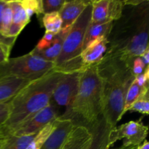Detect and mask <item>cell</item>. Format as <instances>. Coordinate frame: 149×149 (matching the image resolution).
<instances>
[{
  "label": "cell",
  "instance_id": "34",
  "mask_svg": "<svg viewBox=\"0 0 149 149\" xmlns=\"http://www.w3.org/2000/svg\"><path fill=\"white\" fill-rule=\"evenodd\" d=\"M7 1L6 0H0V33H1V17H2L3 11L5 7Z\"/></svg>",
  "mask_w": 149,
  "mask_h": 149
},
{
  "label": "cell",
  "instance_id": "38",
  "mask_svg": "<svg viewBox=\"0 0 149 149\" xmlns=\"http://www.w3.org/2000/svg\"><path fill=\"white\" fill-rule=\"evenodd\" d=\"M3 138H4V137H3L2 135H1V134H0V145H1V141H2Z\"/></svg>",
  "mask_w": 149,
  "mask_h": 149
},
{
  "label": "cell",
  "instance_id": "18",
  "mask_svg": "<svg viewBox=\"0 0 149 149\" xmlns=\"http://www.w3.org/2000/svg\"><path fill=\"white\" fill-rule=\"evenodd\" d=\"M113 22L101 23V24H91L90 23L86 31L84 40V47L90 42L100 37H108L111 30ZM83 47V49H84Z\"/></svg>",
  "mask_w": 149,
  "mask_h": 149
},
{
  "label": "cell",
  "instance_id": "26",
  "mask_svg": "<svg viewBox=\"0 0 149 149\" xmlns=\"http://www.w3.org/2000/svg\"><path fill=\"white\" fill-rule=\"evenodd\" d=\"M129 111H136L143 115L149 114V95L148 93H145L139 97L130 108Z\"/></svg>",
  "mask_w": 149,
  "mask_h": 149
},
{
  "label": "cell",
  "instance_id": "30",
  "mask_svg": "<svg viewBox=\"0 0 149 149\" xmlns=\"http://www.w3.org/2000/svg\"><path fill=\"white\" fill-rule=\"evenodd\" d=\"M11 110V103L10 101L0 103V127L7 122Z\"/></svg>",
  "mask_w": 149,
  "mask_h": 149
},
{
  "label": "cell",
  "instance_id": "21",
  "mask_svg": "<svg viewBox=\"0 0 149 149\" xmlns=\"http://www.w3.org/2000/svg\"><path fill=\"white\" fill-rule=\"evenodd\" d=\"M40 23L46 31L56 35L62 29V20L58 12L45 13L40 17Z\"/></svg>",
  "mask_w": 149,
  "mask_h": 149
},
{
  "label": "cell",
  "instance_id": "29",
  "mask_svg": "<svg viewBox=\"0 0 149 149\" xmlns=\"http://www.w3.org/2000/svg\"><path fill=\"white\" fill-rule=\"evenodd\" d=\"M146 66L147 65H146L143 63L141 58L140 57H137V58H134L132 60V65H131V71H132V73L135 77L143 74Z\"/></svg>",
  "mask_w": 149,
  "mask_h": 149
},
{
  "label": "cell",
  "instance_id": "37",
  "mask_svg": "<svg viewBox=\"0 0 149 149\" xmlns=\"http://www.w3.org/2000/svg\"><path fill=\"white\" fill-rule=\"evenodd\" d=\"M138 146H122L120 148H116V149H137Z\"/></svg>",
  "mask_w": 149,
  "mask_h": 149
},
{
  "label": "cell",
  "instance_id": "17",
  "mask_svg": "<svg viewBox=\"0 0 149 149\" xmlns=\"http://www.w3.org/2000/svg\"><path fill=\"white\" fill-rule=\"evenodd\" d=\"M71 27L64 28V29H61V31L58 34L55 35L52 45L49 47H48L47 49H44V50L42 51H34L33 49L32 52L39 55V56L42 57V58H44L46 61L54 63L60 55L61 49H62L64 39H65V36L68 34Z\"/></svg>",
  "mask_w": 149,
  "mask_h": 149
},
{
  "label": "cell",
  "instance_id": "27",
  "mask_svg": "<svg viewBox=\"0 0 149 149\" xmlns=\"http://www.w3.org/2000/svg\"><path fill=\"white\" fill-rule=\"evenodd\" d=\"M12 22H13V12L8 1H7V4L4 9L2 17H1V33L6 37H8L7 34L12 25Z\"/></svg>",
  "mask_w": 149,
  "mask_h": 149
},
{
  "label": "cell",
  "instance_id": "6",
  "mask_svg": "<svg viewBox=\"0 0 149 149\" xmlns=\"http://www.w3.org/2000/svg\"><path fill=\"white\" fill-rule=\"evenodd\" d=\"M53 68L54 63L31 51L23 56L9 58L7 62L0 64V78L15 77L33 81L43 77Z\"/></svg>",
  "mask_w": 149,
  "mask_h": 149
},
{
  "label": "cell",
  "instance_id": "23",
  "mask_svg": "<svg viewBox=\"0 0 149 149\" xmlns=\"http://www.w3.org/2000/svg\"><path fill=\"white\" fill-rule=\"evenodd\" d=\"M56 126V119L47 125L42 130L39 131L31 141L26 149H40L45 144L49 135L52 134Z\"/></svg>",
  "mask_w": 149,
  "mask_h": 149
},
{
  "label": "cell",
  "instance_id": "22",
  "mask_svg": "<svg viewBox=\"0 0 149 149\" xmlns=\"http://www.w3.org/2000/svg\"><path fill=\"white\" fill-rule=\"evenodd\" d=\"M148 87H142L138 85L135 79L132 81L131 85L130 86L129 89L127 93L126 97L125 100V105H124L123 111L122 113V118L127 112L129 111L130 108L132 104L139 98L141 96L144 95L145 93H148Z\"/></svg>",
  "mask_w": 149,
  "mask_h": 149
},
{
  "label": "cell",
  "instance_id": "8",
  "mask_svg": "<svg viewBox=\"0 0 149 149\" xmlns=\"http://www.w3.org/2000/svg\"><path fill=\"white\" fill-rule=\"evenodd\" d=\"M58 113L59 106L51 100L50 103L46 107L20 125L11 135L17 136L36 135L47 125L55 121L59 116Z\"/></svg>",
  "mask_w": 149,
  "mask_h": 149
},
{
  "label": "cell",
  "instance_id": "19",
  "mask_svg": "<svg viewBox=\"0 0 149 149\" xmlns=\"http://www.w3.org/2000/svg\"><path fill=\"white\" fill-rule=\"evenodd\" d=\"M35 135H36L24 136L7 135L3 138L0 145V149H26Z\"/></svg>",
  "mask_w": 149,
  "mask_h": 149
},
{
  "label": "cell",
  "instance_id": "5",
  "mask_svg": "<svg viewBox=\"0 0 149 149\" xmlns=\"http://www.w3.org/2000/svg\"><path fill=\"white\" fill-rule=\"evenodd\" d=\"M92 9L91 2L71 26L64 39L60 55L54 62V71L68 74L85 68L81 62V54L86 31L91 22Z\"/></svg>",
  "mask_w": 149,
  "mask_h": 149
},
{
  "label": "cell",
  "instance_id": "35",
  "mask_svg": "<svg viewBox=\"0 0 149 149\" xmlns=\"http://www.w3.org/2000/svg\"><path fill=\"white\" fill-rule=\"evenodd\" d=\"M55 35L53 34L52 33H49V32H45V35L43 36V37L42 39H43L44 40L47 41V42H51L52 39L55 38Z\"/></svg>",
  "mask_w": 149,
  "mask_h": 149
},
{
  "label": "cell",
  "instance_id": "2",
  "mask_svg": "<svg viewBox=\"0 0 149 149\" xmlns=\"http://www.w3.org/2000/svg\"><path fill=\"white\" fill-rule=\"evenodd\" d=\"M96 68L102 81V116L113 129L122 119L127 93L135 76L129 63L111 56L104 55Z\"/></svg>",
  "mask_w": 149,
  "mask_h": 149
},
{
  "label": "cell",
  "instance_id": "24",
  "mask_svg": "<svg viewBox=\"0 0 149 149\" xmlns=\"http://www.w3.org/2000/svg\"><path fill=\"white\" fill-rule=\"evenodd\" d=\"M20 1L29 19L34 14L37 15L38 18L44 15L42 0H22Z\"/></svg>",
  "mask_w": 149,
  "mask_h": 149
},
{
  "label": "cell",
  "instance_id": "32",
  "mask_svg": "<svg viewBox=\"0 0 149 149\" xmlns=\"http://www.w3.org/2000/svg\"><path fill=\"white\" fill-rule=\"evenodd\" d=\"M15 37H6V36H3L0 33V42H1V43H4L10 47H13L15 45Z\"/></svg>",
  "mask_w": 149,
  "mask_h": 149
},
{
  "label": "cell",
  "instance_id": "1",
  "mask_svg": "<svg viewBox=\"0 0 149 149\" xmlns=\"http://www.w3.org/2000/svg\"><path fill=\"white\" fill-rule=\"evenodd\" d=\"M149 1L138 6L125 5L119 20L113 22L104 55L117 58L132 65L149 47Z\"/></svg>",
  "mask_w": 149,
  "mask_h": 149
},
{
  "label": "cell",
  "instance_id": "9",
  "mask_svg": "<svg viewBox=\"0 0 149 149\" xmlns=\"http://www.w3.org/2000/svg\"><path fill=\"white\" fill-rule=\"evenodd\" d=\"M81 72V71L63 74L52 94V100L55 104L66 108L71 106L78 91Z\"/></svg>",
  "mask_w": 149,
  "mask_h": 149
},
{
  "label": "cell",
  "instance_id": "13",
  "mask_svg": "<svg viewBox=\"0 0 149 149\" xmlns=\"http://www.w3.org/2000/svg\"><path fill=\"white\" fill-rule=\"evenodd\" d=\"M111 127L103 116L90 129L92 141L87 149H109V133Z\"/></svg>",
  "mask_w": 149,
  "mask_h": 149
},
{
  "label": "cell",
  "instance_id": "12",
  "mask_svg": "<svg viewBox=\"0 0 149 149\" xmlns=\"http://www.w3.org/2000/svg\"><path fill=\"white\" fill-rule=\"evenodd\" d=\"M91 2L90 0L65 1L61 10L58 12L62 20V29L71 27L87 6Z\"/></svg>",
  "mask_w": 149,
  "mask_h": 149
},
{
  "label": "cell",
  "instance_id": "20",
  "mask_svg": "<svg viewBox=\"0 0 149 149\" xmlns=\"http://www.w3.org/2000/svg\"><path fill=\"white\" fill-rule=\"evenodd\" d=\"M109 0H95L92 1L91 24H101L108 20V7Z\"/></svg>",
  "mask_w": 149,
  "mask_h": 149
},
{
  "label": "cell",
  "instance_id": "15",
  "mask_svg": "<svg viewBox=\"0 0 149 149\" xmlns=\"http://www.w3.org/2000/svg\"><path fill=\"white\" fill-rule=\"evenodd\" d=\"M92 141V134L87 128L74 126L61 149H87Z\"/></svg>",
  "mask_w": 149,
  "mask_h": 149
},
{
  "label": "cell",
  "instance_id": "33",
  "mask_svg": "<svg viewBox=\"0 0 149 149\" xmlns=\"http://www.w3.org/2000/svg\"><path fill=\"white\" fill-rule=\"evenodd\" d=\"M140 58H141V60L146 65H149V47L146 49L145 52L140 56Z\"/></svg>",
  "mask_w": 149,
  "mask_h": 149
},
{
  "label": "cell",
  "instance_id": "7",
  "mask_svg": "<svg viewBox=\"0 0 149 149\" xmlns=\"http://www.w3.org/2000/svg\"><path fill=\"white\" fill-rule=\"evenodd\" d=\"M148 127L143 125L141 120L130 121L118 127L111 130L109 133V145L111 147L116 141L125 139L122 146H138L146 138Z\"/></svg>",
  "mask_w": 149,
  "mask_h": 149
},
{
  "label": "cell",
  "instance_id": "4",
  "mask_svg": "<svg viewBox=\"0 0 149 149\" xmlns=\"http://www.w3.org/2000/svg\"><path fill=\"white\" fill-rule=\"evenodd\" d=\"M102 81L96 64L86 67L80 75L78 91L61 119H68L74 126L90 129L99 121L103 111Z\"/></svg>",
  "mask_w": 149,
  "mask_h": 149
},
{
  "label": "cell",
  "instance_id": "10",
  "mask_svg": "<svg viewBox=\"0 0 149 149\" xmlns=\"http://www.w3.org/2000/svg\"><path fill=\"white\" fill-rule=\"evenodd\" d=\"M107 37H100L90 42L83 49L81 59L84 68L101 61L107 50Z\"/></svg>",
  "mask_w": 149,
  "mask_h": 149
},
{
  "label": "cell",
  "instance_id": "3",
  "mask_svg": "<svg viewBox=\"0 0 149 149\" xmlns=\"http://www.w3.org/2000/svg\"><path fill=\"white\" fill-rule=\"evenodd\" d=\"M54 70L22 89L11 100V110L7 122L0 127L3 137L10 135L33 115L46 107L52 100L53 91L63 77Z\"/></svg>",
  "mask_w": 149,
  "mask_h": 149
},
{
  "label": "cell",
  "instance_id": "36",
  "mask_svg": "<svg viewBox=\"0 0 149 149\" xmlns=\"http://www.w3.org/2000/svg\"><path fill=\"white\" fill-rule=\"evenodd\" d=\"M137 149H149L148 142L146 140H145L141 145L137 147Z\"/></svg>",
  "mask_w": 149,
  "mask_h": 149
},
{
  "label": "cell",
  "instance_id": "31",
  "mask_svg": "<svg viewBox=\"0 0 149 149\" xmlns=\"http://www.w3.org/2000/svg\"><path fill=\"white\" fill-rule=\"evenodd\" d=\"M12 48L13 47L0 42V64L4 63L8 61Z\"/></svg>",
  "mask_w": 149,
  "mask_h": 149
},
{
  "label": "cell",
  "instance_id": "16",
  "mask_svg": "<svg viewBox=\"0 0 149 149\" xmlns=\"http://www.w3.org/2000/svg\"><path fill=\"white\" fill-rule=\"evenodd\" d=\"M12 12H13V22L9 30L8 37H15L18 36L25 26L29 23L30 19L26 15L24 9L22 7L20 1H8Z\"/></svg>",
  "mask_w": 149,
  "mask_h": 149
},
{
  "label": "cell",
  "instance_id": "11",
  "mask_svg": "<svg viewBox=\"0 0 149 149\" xmlns=\"http://www.w3.org/2000/svg\"><path fill=\"white\" fill-rule=\"evenodd\" d=\"M74 127L72 122L68 119H56V126L46 142L40 149H61L67 136Z\"/></svg>",
  "mask_w": 149,
  "mask_h": 149
},
{
  "label": "cell",
  "instance_id": "25",
  "mask_svg": "<svg viewBox=\"0 0 149 149\" xmlns=\"http://www.w3.org/2000/svg\"><path fill=\"white\" fill-rule=\"evenodd\" d=\"M124 4L123 1L120 0H109L108 7V20L113 22L119 20L122 15Z\"/></svg>",
  "mask_w": 149,
  "mask_h": 149
},
{
  "label": "cell",
  "instance_id": "28",
  "mask_svg": "<svg viewBox=\"0 0 149 149\" xmlns=\"http://www.w3.org/2000/svg\"><path fill=\"white\" fill-rule=\"evenodd\" d=\"M65 0H42V8L45 13L59 12Z\"/></svg>",
  "mask_w": 149,
  "mask_h": 149
},
{
  "label": "cell",
  "instance_id": "14",
  "mask_svg": "<svg viewBox=\"0 0 149 149\" xmlns=\"http://www.w3.org/2000/svg\"><path fill=\"white\" fill-rule=\"evenodd\" d=\"M31 81L15 77L0 78V103L11 100L22 89Z\"/></svg>",
  "mask_w": 149,
  "mask_h": 149
}]
</instances>
